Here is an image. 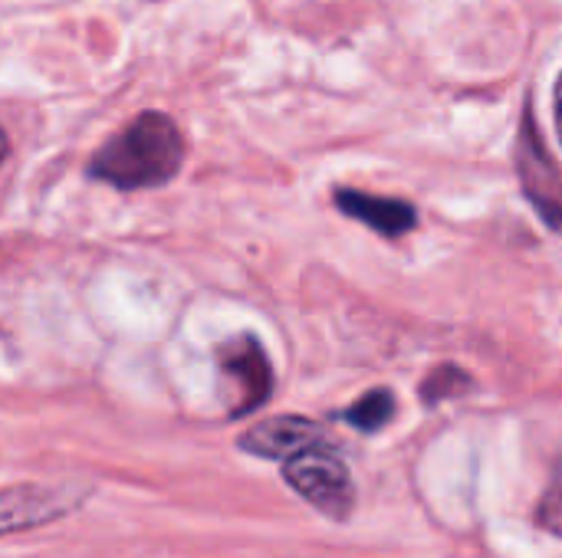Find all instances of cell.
Here are the masks:
<instances>
[{
	"instance_id": "cell-1",
	"label": "cell",
	"mask_w": 562,
	"mask_h": 558,
	"mask_svg": "<svg viewBox=\"0 0 562 558\" xmlns=\"http://www.w3.org/2000/svg\"><path fill=\"white\" fill-rule=\"evenodd\" d=\"M181 161L184 141L178 125L168 115L145 112L95 151L89 171L119 191H142L171 181Z\"/></svg>"
},
{
	"instance_id": "cell-2",
	"label": "cell",
	"mask_w": 562,
	"mask_h": 558,
	"mask_svg": "<svg viewBox=\"0 0 562 558\" xmlns=\"http://www.w3.org/2000/svg\"><path fill=\"white\" fill-rule=\"evenodd\" d=\"M283 477L306 503H313L326 516L346 520L352 513L356 487H352L349 467L336 457V451L326 441L290 457L283 467Z\"/></svg>"
},
{
	"instance_id": "cell-3",
	"label": "cell",
	"mask_w": 562,
	"mask_h": 558,
	"mask_svg": "<svg viewBox=\"0 0 562 558\" xmlns=\"http://www.w3.org/2000/svg\"><path fill=\"white\" fill-rule=\"evenodd\" d=\"M517 171L524 181V194L540 210V217L562 234V168L550 158L540 141L533 115H524L520 145H517Z\"/></svg>"
},
{
	"instance_id": "cell-4",
	"label": "cell",
	"mask_w": 562,
	"mask_h": 558,
	"mask_svg": "<svg viewBox=\"0 0 562 558\" xmlns=\"http://www.w3.org/2000/svg\"><path fill=\"white\" fill-rule=\"evenodd\" d=\"M217 362H221L224 378H231L234 391H237L231 414H250L270 398L273 372H270L267 352L260 349V342L254 335H240V339L224 342L217 349Z\"/></svg>"
},
{
	"instance_id": "cell-5",
	"label": "cell",
	"mask_w": 562,
	"mask_h": 558,
	"mask_svg": "<svg viewBox=\"0 0 562 558\" xmlns=\"http://www.w3.org/2000/svg\"><path fill=\"white\" fill-rule=\"evenodd\" d=\"M316 444H323V431L306 418H270L240 437V447L247 454L270 457V460H290Z\"/></svg>"
},
{
	"instance_id": "cell-6",
	"label": "cell",
	"mask_w": 562,
	"mask_h": 558,
	"mask_svg": "<svg viewBox=\"0 0 562 558\" xmlns=\"http://www.w3.org/2000/svg\"><path fill=\"white\" fill-rule=\"evenodd\" d=\"M336 204H339V210L346 217L362 220V224H369L372 230H379L385 237H402L418 224L415 207L405 204V201H395V197H375V194H366V191L339 187Z\"/></svg>"
},
{
	"instance_id": "cell-7",
	"label": "cell",
	"mask_w": 562,
	"mask_h": 558,
	"mask_svg": "<svg viewBox=\"0 0 562 558\" xmlns=\"http://www.w3.org/2000/svg\"><path fill=\"white\" fill-rule=\"evenodd\" d=\"M392 414H395V398L385 388H379V391H369L366 398H359L342 418L359 431H382L392 421Z\"/></svg>"
},
{
	"instance_id": "cell-8",
	"label": "cell",
	"mask_w": 562,
	"mask_h": 558,
	"mask_svg": "<svg viewBox=\"0 0 562 558\" xmlns=\"http://www.w3.org/2000/svg\"><path fill=\"white\" fill-rule=\"evenodd\" d=\"M471 388V378L461 372V368H454V365H448V368H438L425 385H422V395H425V401H441V398H454V395H461V391H468Z\"/></svg>"
},
{
	"instance_id": "cell-9",
	"label": "cell",
	"mask_w": 562,
	"mask_h": 558,
	"mask_svg": "<svg viewBox=\"0 0 562 558\" xmlns=\"http://www.w3.org/2000/svg\"><path fill=\"white\" fill-rule=\"evenodd\" d=\"M540 526L562 539V460L557 464L553 480H550V487H547V493L540 500Z\"/></svg>"
},
{
	"instance_id": "cell-10",
	"label": "cell",
	"mask_w": 562,
	"mask_h": 558,
	"mask_svg": "<svg viewBox=\"0 0 562 558\" xmlns=\"http://www.w3.org/2000/svg\"><path fill=\"white\" fill-rule=\"evenodd\" d=\"M557 125H560V138H562V76L557 82Z\"/></svg>"
}]
</instances>
